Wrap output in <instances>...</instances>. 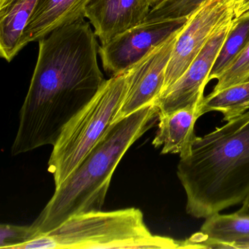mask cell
Wrapping results in <instances>:
<instances>
[{
  "label": "cell",
  "mask_w": 249,
  "mask_h": 249,
  "mask_svg": "<svg viewBox=\"0 0 249 249\" xmlns=\"http://www.w3.org/2000/svg\"><path fill=\"white\" fill-rule=\"evenodd\" d=\"M200 233L202 249H249V215L218 213L205 218Z\"/></svg>",
  "instance_id": "obj_13"
},
{
  "label": "cell",
  "mask_w": 249,
  "mask_h": 249,
  "mask_svg": "<svg viewBox=\"0 0 249 249\" xmlns=\"http://www.w3.org/2000/svg\"><path fill=\"white\" fill-rule=\"evenodd\" d=\"M90 0H39L24 30L20 48L40 41L56 29L86 18Z\"/></svg>",
  "instance_id": "obj_11"
},
{
  "label": "cell",
  "mask_w": 249,
  "mask_h": 249,
  "mask_svg": "<svg viewBox=\"0 0 249 249\" xmlns=\"http://www.w3.org/2000/svg\"><path fill=\"white\" fill-rule=\"evenodd\" d=\"M231 17H234L231 0H206L189 16L178 34L166 70L162 92L184 73L214 32Z\"/></svg>",
  "instance_id": "obj_6"
},
{
  "label": "cell",
  "mask_w": 249,
  "mask_h": 249,
  "mask_svg": "<svg viewBox=\"0 0 249 249\" xmlns=\"http://www.w3.org/2000/svg\"><path fill=\"white\" fill-rule=\"evenodd\" d=\"M178 33L173 35L125 72L126 94L114 122L145 106L157 103L164 88L166 70Z\"/></svg>",
  "instance_id": "obj_9"
},
{
  "label": "cell",
  "mask_w": 249,
  "mask_h": 249,
  "mask_svg": "<svg viewBox=\"0 0 249 249\" xmlns=\"http://www.w3.org/2000/svg\"><path fill=\"white\" fill-rule=\"evenodd\" d=\"M162 1L164 0H148V2H149L150 5H151V8H153L154 7L157 6L159 4L161 3Z\"/></svg>",
  "instance_id": "obj_22"
},
{
  "label": "cell",
  "mask_w": 249,
  "mask_h": 249,
  "mask_svg": "<svg viewBox=\"0 0 249 249\" xmlns=\"http://www.w3.org/2000/svg\"><path fill=\"white\" fill-rule=\"evenodd\" d=\"M96 36L84 19L39 41L31 84L19 113L15 140L33 151L54 145L64 128L97 95L107 80L97 62Z\"/></svg>",
  "instance_id": "obj_1"
},
{
  "label": "cell",
  "mask_w": 249,
  "mask_h": 249,
  "mask_svg": "<svg viewBox=\"0 0 249 249\" xmlns=\"http://www.w3.org/2000/svg\"><path fill=\"white\" fill-rule=\"evenodd\" d=\"M126 91V73L111 76L93 100L64 128L53 145L48 164L55 187L72 174L114 122Z\"/></svg>",
  "instance_id": "obj_5"
},
{
  "label": "cell",
  "mask_w": 249,
  "mask_h": 249,
  "mask_svg": "<svg viewBox=\"0 0 249 249\" xmlns=\"http://www.w3.org/2000/svg\"><path fill=\"white\" fill-rule=\"evenodd\" d=\"M237 213L249 215V195H248L247 197L243 201V203H242V207L237 211Z\"/></svg>",
  "instance_id": "obj_21"
},
{
  "label": "cell",
  "mask_w": 249,
  "mask_h": 249,
  "mask_svg": "<svg viewBox=\"0 0 249 249\" xmlns=\"http://www.w3.org/2000/svg\"><path fill=\"white\" fill-rule=\"evenodd\" d=\"M249 103V79L240 84L231 86L218 92H211L204 98L199 115L211 111L221 112L224 120L228 121L246 112Z\"/></svg>",
  "instance_id": "obj_15"
},
{
  "label": "cell",
  "mask_w": 249,
  "mask_h": 249,
  "mask_svg": "<svg viewBox=\"0 0 249 249\" xmlns=\"http://www.w3.org/2000/svg\"><path fill=\"white\" fill-rule=\"evenodd\" d=\"M151 9L148 0H90L86 18L104 45L144 22Z\"/></svg>",
  "instance_id": "obj_10"
},
{
  "label": "cell",
  "mask_w": 249,
  "mask_h": 249,
  "mask_svg": "<svg viewBox=\"0 0 249 249\" xmlns=\"http://www.w3.org/2000/svg\"><path fill=\"white\" fill-rule=\"evenodd\" d=\"M158 116L159 107L154 103L112 124L82 162L56 188L32 224L39 234L49 232L72 215L101 211L121 160Z\"/></svg>",
  "instance_id": "obj_3"
},
{
  "label": "cell",
  "mask_w": 249,
  "mask_h": 249,
  "mask_svg": "<svg viewBox=\"0 0 249 249\" xmlns=\"http://www.w3.org/2000/svg\"><path fill=\"white\" fill-rule=\"evenodd\" d=\"M234 17H230L214 32L184 73L161 93L157 101L159 115L167 114L187 107H200L204 90L220 49L231 28Z\"/></svg>",
  "instance_id": "obj_8"
},
{
  "label": "cell",
  "mask_w": 249,
  "mask_h": 249,
  "mask_svg": "<svg viewBox=\"0 0 249 249\" xmlns=\"http://www.w3.org/2000/svg\"><path fill=\"white\" fill-rule=\"evenodd\" d=\"M40 235L37 230L30 226L2 224L0 225V249H19L23 245Z\"/></svg>",
  "instance_id": "obj_18"
},
{
  "label": "cell",
  "mask_w": 249,
  "mask_h": 249,
  "mask_svg": "<svg viewBox=\"0 0 249 249\" xmlns=\"http://www.w3.org/2000/svg\"><path fill=\"white\" fill-rule=\"evenodd\" d=\"M177 176L186 195V213L206 218L243 203L249 195V110L196 137L180 159Z\"/></svg>",
  "instance_id": "obj_2"
},
{
  "label": "cell",
  "mask_w": 249,
  "mask_h": 249,
  "mask_svg": "<svg viewBox=\"0 0 249 249\" xmlns=\"http://www.w3.org/2000/svg\"><path fill=\"white\" fill-rule=\"evenodd\" d=\"M199 117L198 106L159 115L158 130L153 145L155 148L162 146L161 154H179L180 159L189 157L196 138L194 130L195 123Z\"/></svg>",
  "instance_id": "obj_12"
},
{
  "label": "cell",
  "mask_w": 249,
  "mask_h": 249,
  "mask_svg": "<svg viewBox=\"0 0 249 249\" xmlns=\"http://www.w3.org/2000/svg\"><path fill=\"white\" fill-rule=\"evenodd\" d=\"M206 0H164L151 8L145 21L177 19L189 17Z\"/></svg>",
  "instance_id": "obj_17"
},
{
  "label": "cell",
  "mask_w": 249,
  "mask_h": 249,
  "mask_svg": "<svg viewBox=\"0 0 249 249\" xmlns=\"http://www.w3.org/2000/svg\"><path fill=\"white\" fill-rule=\"evenodd\" d=\"M189 17L144 21L119 35L98 49L105 71L110 76L124 73L151 51L178 33Z\"/></svg>",
  "instance_id": "obj_7"
},
{
  "label": "cell",
  "mask_w": 249,
  "mask_h": 249,
  "mask_svg": "<svg viewBox=\"0 0 249 249\" xmlns=\"http://www.w3.org/2000/svg\"><path fill=\"white\" fill-rule=\"evenodd\" d=\"M249 79V43L234 63L217 79L218 81L212 92H218Z\"/></svg>",
  "instance_id": "obj_19"
},
{
  "label": "cell",
  "mask_w": 249,
  "mask_h": 249,
  "mask_svg": "<svg viewBox=\"0 0 249 249\" xmlns=\"http://www.w3.org/2000/svg\"><path fill=\"white\" fill-rule=\"evenodd\" d=\"M181 241L151 234L138 208L77 214L19 249H173Z\"/></svg>",
  "instance_id": "obj_4"
},
{
  "label": "cell",
  "mask_w": 249,
  "mask_h": 249,
  "mask_svg": "<svg viewBox=\"0 0 249 249\" xmlns=\"http://www.w3.org/2000/svg\"><path fill=\"white\" fill-rule=\"evenodd\" d=\"M39 0H0V56L10 62L21 51V37Z\"/></svg>",
  "instance_id": "obj_14"
},
{
  "label": "cell",
  "mask_w": 249,
  "mask_h": 249,
  "mask_svg": "<svg viewBox=\"0 0 249 249\" xmlns=\"http://www.w3.org/2000/svg\"><path fill=\"white\" fill-rule=\"evenodd\" d=\"M249 103H248L247 106H246V110H249Z\"/></svg>",
  "instance_id": "obj_23"
},
{
  "label": "cell",
  "mask_w": 249,
  "mask_h": 249,
  "mask_svg": "<svg viewBox=\"0 0 249 249\" xmlns=\"http://www.w3.org/2000/svg\"><path fill=\"white\" fill-rule=\"evenodd\" d=\"M249 43V17L233 20L231 28L220 49L208 81L218 79L237 59Z\"/></svg>",
  "instance_id": "obj_16"
},
{
  "label": "cell",
  "mask_w": 249,
  "mask_h": 249,
  "mask_svg": "<svg viewBox=\"0 0 249 249\" xmlns=\"http://www.w3.org/2000/svg\"><path fill=\"white\" fill-rule=\"evenodd\" d=\"M234 18L249 17V0H231Z\"/></svg>",
  "instance_id": "obj_20"
}]
</instances>
